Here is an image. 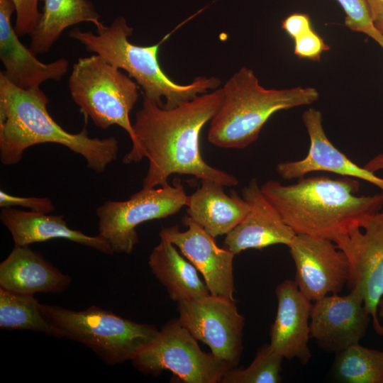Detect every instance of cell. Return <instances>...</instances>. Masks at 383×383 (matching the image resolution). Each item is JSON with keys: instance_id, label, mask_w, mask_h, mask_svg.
Listing matches in <instances>:
<instances>
[{"instance_id": "cell-1", "label": "cell", "mask_w": 383, "mask_h": 383, "mask_svg": "<svg viewBox=\"0 0 383 383\" xmlns=\"http://www.w3.org/2000/svg\"><path fill=\"white\" fill-rule=\"evenodd\" d=\"M222 99V88L171 109L143 98L133 124L131 150L123 159L124 164L138 162L143 157L148 160L142 189L166 187L174 174L210 179L228 187L238 184L235 177L204 161L199 148L200 133L216 113Z\"/></svg>"}, {"instance_id": "cell-2", "label": "cell", "mask_w": 383, "mask_h": 383, "mask_svg": "<svg viewBox=\"0 0 383 383\" xmlns=\"http://www.w3.org/2000/svg\"><path fill=\"white\" fill-rule=\"evenodd\" d=\"M48 98L40 89H23L0 72V161L18 163L26 150L41 143H57L82 156L87 167L104 172L117 159L115 137L91 138L84 128L77 133L63 129L50 115Z\"/></svg>"}, {"instance_id": "cell-3", "label": "cell", "mask_w": 383, "mask_h": 383, "mask_svg": "<svg viewBox=\"0 0 383 383\" xmlns=\"http://www.w3.org/2000/svg\"><path fill=\"white\" fill-rule=\"evenodd\" d=\"M360 182L345 177L314 176L284 185L268 180L261 187L266 198L296 234L333 239L381 211L383 192L356 196Z\"/></svg>"}, {"instance_id": "cell-4", "label": "cell", "mask_w": 383, "mask_h": 383, "mask_svg": "<svg viewBox=\"0 0 383 383\" xmlns=\"http://www.w3.org/2000/svg\"><path fill=\"white\" fill-rule=\"evenodd\" d=\"M133 31L125 18L118 16L109 26L100 21L95 33L76 27L69 37L126 71L142 89L143 98L164 109L175 108L219 87L221 80L216 77H197L187 84L172 81L161 69L157 57L160 45L170 34L155 45L141 46L130 42Z\"/></svg>"}, {"instance_id": "cell-5", "label": "cell", "mask_w": 383, "mask_h": 383, "mask_svg": "<svg viewBox=\"0 0 383 383\" xmlns=\"http://www.w3.org/2000/svg\"><path fill=\"white\" fill-rule=\"evenodd\" d=\"M223 99L211 120L208 140L222 148L243 149L257 140L276 112L309 105L319 98L313 87L266 89L254 71L242 67L222 87Z\"/></svg>"}, {"instance_id": "cell-6", "label": "cell", "mask_w": 383, "mask_h": 383, "mask_svg": "<svg viewBox=\"0 0 383 383\" xmlns=\"http://www.w3.org/2000/svg\"><path fill=\"white\" fill-rule=\"evenodd\" d=\"M39 308L63 338L86 345L110 366L131 361L159 332L153 324L136 323L96 306L83 311L41 304Z\"/></svg>"}, {"instance_id": "cell-7", "label": "cell", "mask_w": 383, "mask_h": 383, "mask_svg": "<svg viewBox=\"0 0 383 383\" xmlns=\"http://www.w3.org/2000/svg\"><path fill=\"white\" fill-rule=\"evenodd\" d=\"M138 87L121 69L97 54L79 58L68 81L70 96L85 118L104 130L120 126L132 142L130 113L138 99Z\"/></svg>"}, {"instance_id": "cell-8", "label": "cell", "mask_w": 383, "mask_h": 383, "mask_svg": "<svg viewBox=\"0 0 383 383\" xmlns=\"http://www.w3.org/2000/svg\"><path fill=\"white\" fill-rule=\"evenodd\" d=\"M196 340L178 318L171 319L136 353L132 365L152 376L170 370L180 382L221 383L232 367L211 353L202 351Z\"/></svg>"}, {"instance_id": "cell-9", "label": "cell", "mask_w": 383, "mask_h": 383, "mask_svg": "<svg viewBox=\"0 0 383 383\" xmlns=\"http://www.w3.org/2000/svg\"><path fill=\"white\" fill-rule=\"evenodd\" d=\"M188 197L178 182L142 189L126 201H106L96 210L99 235L108 242L113 253L131 254L139 242L138 225L176 214L187 206Z\"/></svg>"}, {"instance_id": "cell-10", "label": "cell", "mask_w": 383, "mask_h": 383, "mask_svg": "<svg viewBox=\"0 0 383 383\" xmlns=\"http://www.w3.org/2000/svg\"><path fill=\"white\" fill-rule=\"evenodd\" d=\"M333 241L348 262L347 284L350 290L359 292L374 330L382 335L378 306L383 299V211L349 227Z\"/></svg>"}, {"instance_id": "cell-11", "label": "cell", "mask_w": 383, "mask_h": 383, "mask_svg": "<svg viewBox=\"0 0 383 383\" xmlns=\"http://www.w3.org/2000/svg\"><path fill=\"white\" fill-rule=\"evenodd\" d=\"M177 304L182 325L214 356L235 368L243 352L244 328L235 300L209 294Z\"/></svg>"}, {"instance_id": "cell-12", "label": "cell", "mask_w": 383, "mask_h": 383, "mask_svg": "<svg viewBox=\"0 0 383 383\" xmlns=\"http://www.w3.org/2000/svg\"><path fill=\"white\" fill-rule=\"evenodd\" d=\"M288 248L295 265L294 282L310 300L338 294L348 283L347 257L333 240L296 234Z\"/></svg>"}, {"instance_id": "cell-13", "label": "cell", "mask_w": 383, "mask_h": 383, "mask_svg": "<svg viewBox=\"0 0 383 383\" xmlns=\"http://www.w3.org/2000/svg\"><path fill=\"white\" fill-rule=\"evenodd\" d=\"M310 336L328 353H339L359 343L372 318L357 290L346 295L329 294L312 304Z\"/></svg>"}, {"instance_id": "cell-14", "label": "cell", "mask_w": 383, "mask_h": 383, "mask_svg": "<svg viewBox=\"0 0 383 383\" xmlns=\"http://www.w3.org/2000/svg\"><path fill=\"white\" fill-rule=\"evenodd\" d=\"M182 223L188 228L187 231H181L178 226L165 227L160 231V237L173 243L202 274L211 294L235 299L233 262L235 255L219 248L215 238L188 215L183 216Z\"/></svg>"}, {"instance_id": "cell-15", "label": "cell", "mask_w": 383, "mask_h": 383, "mask_svg": "<svg viewBox=\"0 0 383 383\" xmlns=\"http://www.w3.org/2000/svg\"><path fill=\"white\" fill-rule=\"evenodd\" d=\"M310 145L306 156L299 160L280 162L277 172L284 179H301L312 172H329L365 180L383 192V178L364 167H360L337 149L328 138L322 123V114L309 108L302 115Z\"/></svg>"}, {"instance_id": "cell-16", "label": "cell", "mask_w": 383, "mask_h": 383, "mask_svg": "<svg viewBox=\"0 0 383 383\" xmlns=\"http://www.w3.org/2000/svg\"><path fill=\"white\" fill-rule=\"evenodd\" d=\"M242 196L248 204L249 211L226 235V248L237 255L248 249L261 250L277 244L289 246L296 233L264 195L256 179H252L243 187Z\"/></svg>"}, {"instance_id": "cell-17", "label": "cell", "mask_w": 383, "mask_h": 383, "mask_svg": "<svg viewBox=\"0 0 383 383\" xmlns=\"http://www.w3.org/2000/svg\"><path fill=\"white\" fill-rule=\"evenodd\" d=\"M275 294L277 310L270 331V344L283 358L297 359L306 365L311 357L309 347L311 300L291 279L279 283Z\"/></svg>"}, {"instance_id": "cell-18", "label": "cell", "mask_w": 383, "mask_h": 383, "mask_svg": "<svg viewBox=\"0 0 383 383\" xmlns=\"http://www.w3.org/2000/svg\"><path fill=\"white\" fill-rule=\"evenodd\" d=\"M11 0H0V59L6 78L23 89L40 88L47 80H60L67 72L69 62L59 58L43 63L19 40L11 17L15 11Z\"/></svg>"}, {"instance_id": "cell-19", "label": "cell", "mask_w": 383, "mask_h": 383, "mask_svg": "<svg viewBox=\"0 0 383 383\" xmlns=\"http://www.w3.org/2000/svg\"><path fill=\"white\" fill-rule=\"evenodd\" d=\"M0 219L9 231L16 246H26L52 239H65L106 255L113 254L103 237L99 234L88 235L70 228L63 215H49L9 206L1 208Z\"/></svg>"}, {"instance_id": "cell-20", "label": "cell", "mask_w": 383, "mask_h": 383, "mask_svg": "<svg viewBox=\"0 0 383 383\" xmlns=\"http://www.w3.org/2000/svg\"><path fill=\"white\" fill-rule=\"evenodd\" d=\"M72 278L60 271L28 245L16 246L0 264V288L23 294H59Z\"/></svg>"}, {"instance_id": "cell-21", "label": "cell", "mask_w": 383, "mask_h": 383, "mask_svg": "<svg viewBox=\"0 0 383 383\" xmlns=\"http://www.w3.org/2000/svg\"><path fill=\"white\" fill-rule=\"evenodd\" d=\"M187 207L188 216L213 238L228 234L249 211L248 203L235 190L228 195L223 185L210 179L201 181L189 196Z\"/></svg>"}, {"instance_id": "cell-22", "label": "cell", "mask_w": 383, "mask_h": 383, "mask_svg": "<svg viewBox=\"0 0 383 383\" xmlns=\"http://www.w3.org/2000/svg\"><path fill=\"white\" fill-rule=\"evenodd\" d=\"M168 240L160 237L148 260L150 269L177 303L209 295L196 267Z\"/></svg>"}, {"instance_id": "cell-23", "label": "cell", "mask_w": 383, "mask_h": 383, "mask_svg": "<svg viewBox=\"0 0 383 383\" xmlns=\"http://www.w3.org/2000/svg\"><path fill=\"white\" fill-rule=\"evenodd\" d=\"M43 13L34 30L29 35V49L35 55L48 52L72 26L90 22L95 26L101 16L89 0H43Z\"/></svg>"}, {"instance_id": "cell-24", "label": "cell", "mask_w": 383, "mask_h": 383, "mask_svg": "<svg viewBox=\"0 0 383 383\" xmlns=\"http://www.w3.org/2000/svg\"><path fill=\"white\" fill-rule=\"evenodd\" d=\"M33 295L23 294L0 288V328L43 333L57 338L62 332L42 313Z\"/></svg>"}, {"instance_id": "cell-25", "label": "cell", "mask_w": 383, "mask_h": 383, "mask_svg": "<svg viewBox=\"0 0 383 383\" xmlns=\"http://www.w3.org/2000/svg\"><path fill=\"white\" fill-rule=\"evenodd\" d=\"M335 378L344 383H383V351L353 345L335 353Z\"/></svg>"}, {"instance_id": "cell-26", "label": "cell", "mask_w": 383, "mask_h": 383, "mask_svg": "<svg viewBox=\"0 0 383 383\" xmlns=\"http://www.w3.org/2000/svg\"><path fill=\"white\" fill-rule=\"evenodd\" d=\"M284 358L270 344H265L245 369L231 368L221 383H278L282 381V362Z\"/></svg>"}, {"instance_id": "cell-27", "label": "cell", "mask_w": 383, "mask_h": 383, "mask_svg": "<svg viewBox=\"0 0 383 383\" xmlns=\"http://www.w3.org/2000/svg\"><path fill=\"white\" fill-rule=\"evenodd\" d=\"M336 1L345 12V25L350 30L365 33L374 26L365 0Z\"/></svg>"}, {"instance_id": "cell-28", "label": "cell", "mask_w": 383, "mask_h": 383, "mask_svg": "<svg viewBox=\"0 0 383 383\" xmlns=\"http://www.w3.org/2000/svg\"><path fill=\"white\" fill-rule=\"evenodd\" d=\"M16 14L14 29L19 37L30 35L38 25L41 13L38 0H11Z\"/></svg>"}, {"instance_id": "cell-29", "label": "cell", "mask_w": 383, "mask_h": 383, "mask_svg": "<svg viewBox=\"0 0 383 383\" xmlns=\"http://www.w3.org/2000/svg\"><path fill=\"white\" fill-rule=\"evenodd\" d=\"M294 40V53L299 58L319 61L321 54L330 50L323 39L313 29L306 30Z\"/></svg>"}, {"instance_id": "cell-30", "label": "cell", "mask_w": 383, "mask_h": 383, "mask_svg": "<svg viewBox=\"0 0 383 383\" xmlns=\"http://www.w3.org/2000/svg\"><path fill=\"white\" fill-rule=\"evenodd\" d=\"M21 206L32 211L49 213L54 211L55 206L48 197H23L13 196L0 191V206Z\"/></svg>"}, {"instance_id": "cell-31", "label": "cell", "mask_w": 383, "mask_h": 383, "mask_svg": "<svg viewBox=\"0 0 383 383\" xmlns=\"http://www.w3.org/2000/svg\"><path fill=\"white\" fill-rule=\"evenodd\" d=\"M282 28L290 38L294 39L301 33L313 28L309 15L294 13L282 21Z\"/></svg>"}, {"instance_id": "cell-32", "label": "cell", "mask_w": 383, "mask_h": 383, "mask_svg": "<svg viewBox=\"0 0 383 383\" xmlns=\"http://www.w3.org/2000/svg\"><path fill=\"white\" fill-rule=\"evenodd\" d=\"M373 21L383 22V0H365Z\"/></svg>"}, {"instance_id": "cell-33", "label": "cell", "mask_w": 383, "mask_h": 383, "mask_svg": "<svg viewBox=\"0 0 383 383\" xmlns=\"http://www.w3.org/2000/svg\"><path fill=\"white\" fill-rule=\"evenodd\" d=\"M372 172H376L379 170L383 169V152L378 154L368 161L364 166Z\"/></svg>"}, {"instance_id": "cell-34", "label": "cell", "mask_w": 383, "mask_h": 383, "mask_svg": "<svg viewBox=\"0 0 383 383\" xmlns=\"http://www.w3.org/2000/svg\"><path fill=\"white\" fill-rule=\"evenodd\" d=\"M365 34L373 39L383 49V34L374 26L368 29Z\"/></svg>"}, {"instance_id": "cell-35", "label": "cell", "mask_w": 383, "mask_h": 383, "mask_svg": "<svg viewBox=\"0 0 383 383\" xmlns=\"http://www.w3.org/2000/svg\"><path fill=\"white\" fill-rule=\"evenodd\" d=\"M378 315L383 318V299L380 301L378 306Z\"/></svg>"}, {"instance_id": "cell-36", "label": "cell", "mask_w": 383, "mask_h": 383, "mask_svg": "<svg viewBox=\"0 0 383 383\" xmlns=\"http://www.w3.org/2000/svg\"><path fill=\"white\" fill-rule=\"evenodd\" d=\"M374 26L383 34V22H375Z\"/></svg>"}]
</instances>
